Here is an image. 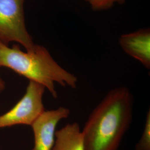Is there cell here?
Returning <instances> with one entry per match:
<instances>
[{
    "instance_id": "cell-11",
    "label": "cell",
    "mask_w": 150,
    "mask_h": 150,
    "mask_svg": "<svg viewBox=\"0 0 150 150\" xmlns=\"http://www.w3.org/2000/svg\"><path fill=\"white\" fill-rule=\"evenodd\" d=\"M86 1H87V0H86Z\"/></svg>"
},
{
    "instance_id": "cell-3",
    "label": "cell",
    "mask_w": 150,
    "mask_h": 150,
    "mask_svg": "<svg viewBox=\"0 0 150 150\" xmlns=\"http://www.w3.org/2000/svg\"><path fill=\"white\" fill-rule=\"evenodd\" d=\"M23 4L24 0H0V41L15 42L31 51L36 44L26 27Z\"/></svg>"
},
{
    "instance_id": "cell-7",
    "label": "cell",
    "mask_w": 150,
    "mask_h": 150,
    "mask_svg": "<svg viewBox=\"0 0 150 150\" xmlns=\"http://www.w3.org/2000/svg\"><path fill=\"white\" fill-rule=\"evenodd\" d=\"M52 150H85L83 137L79 124L68 123L56 130Z\"/></svg>"
},
{
    "instance_id": "cell-10",
    "label": "cell",
    "mask_w": 150,
    "mask_h": 150,
    "mask_svg": "<svg viewBox=\"0 0 150 150\" xmlns=\"http://www.w3.org/2000/svg\"><path fill=\"white\" fill-rule=\"evenodd\" d=\"M6 84L4 80L0 76V93L5 89Z\"/></svg>"
},
{
    "instance_id": "cell-12",
    "label": "cell",
    "mask_w": 150,
    "mask_h": 150,
    "mask_svg": "<svg viewBox=\"0 0 150 150\" xmlns=\"http://www.w3.org/2000/svg\"></svg>"
},
{
    "instance_id": "cell-5",
    "label": "cell",
    "mask_w": 150,
    "mask_h": 150,
    "mask_svg": "<svg viewBox=\"0 0 150 150\" xmlns=\"http://www.w3.org/2000/svg\"><path fill=\"white\" fill-rule=\"evenodd\" d=\"M70 114V110L63 106L45 111L31 126L34 136L32 150H52L57 126L62 120L68 118Z\"/></svg>"
},
{
    "instance_id": "cell-9",
    "label": "cell",
    "mask_w": 150,
    "mask_h": 150,
    "mask_svg": "<svg viewBox=\"0 0 150 150\" xmlns=\"http://www.w3.org/2000/svg\"><path fill=\"white\" fill-rule=\"evenodd\" d=\"M94 10H103L111 8L115 4H122L125 0H87Z\"/></svg>"
},
{
    "instance_id": "cell-4",
    "label": "cell",
    "mask_w": 150,
    "mask_h": 150,
    "mask_svg": "<svg viewBox=\"0 0 150 150\" xmlns=\"http://www.w3.org/2000/svg\"><path fill=\"white\" fill-rule=\"evenodd\" d=\"M46 88L29 81L25 93L10 110L0 116V129L16 125L31 126L45 111L43 96Z\"/></svg>"
},
{
    "instance_id": "cell-2",
    "label": "cell",
    "mask_w": 150,
    "mask_h": 150,
    "mask_svg": "<svg viewBox=\"0 0 150 150\" xmlns=\"http://www.w3.org/2000/svg\"><path fill=\"white\" fill-rule=\"evenodd\" d=\"M2 67L42 85L54 98L58 97L56 83L72 88L77 86V77L62 67L47 49L41 45H36L32 51L24 52L18 45L10 47L0 41V67Z\"/></svg>"
},
{
    "instance_id": "cell-8",
    "label": "cell",
    "mask_w": 150,
    "mask_h": 150,
    "mask_svg": "<svg viewBox=\"0 0 150 150\" xmlns=\"http://www.w3.org/2000/svg\"><path fill=\"white\" fill-rule=\"evenodd\" d=\"M134 150H150V110L147 111L145 126L139 142L135 146Z\"/></svg>"
},
{
    "instance_id": "cell-1",
    "label": "cell",
    "mask_w": 150,
    "mask_h": 150,
    "mask_svg": "<svg viewBox=\"0 0 150 150\" xmlns=\"http://www.w3.org/2000/svg\"><path fill=\"white\" fill-rule=\"evenodd\" d=\"M134 97L128 88L108 91L81 130L85 150H117L132 122Z\"/></svg>"
},
{
    "instance_id": "cell-6",
    "label": "cell",
    "mask_w": 150,
    "mask_h": 150,
    "mask_svg": "<svg viewBox=\"0 0 150 150\" xmlns=\"http://www.w3.org/2000/svg\"><path fill=\"white\" fill-rule=\"evenodd\" d=\"M119 43L123 51L139 61L147 69H150V31L149 29L121 35Z\"/></svg>"
}]
</instances>
